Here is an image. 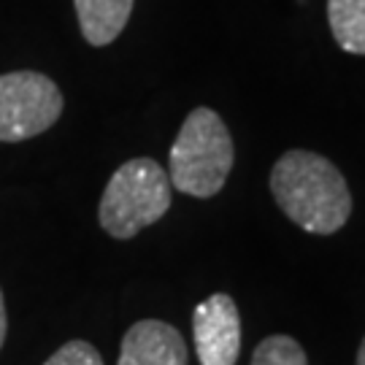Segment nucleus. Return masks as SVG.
<instances>
[{
  "label": "nucleus",
  "instance_id": "1",
  "mask_svg": "<svg viewBox=\"0 0 365 365\" xmlns=\"http://www.w3.org/2000/svg\"><path fill=\"white\" fill-rule=\"evenodd\" d=\"M271 192L279 209L314 235H333L349 222V184L327 157L309 149H289L271 170Z\"/></svg>",
  "mask_w": 365,
  "mask_h": 365
},
{
  "label": "nucleus",
  "instance_id": "2",
  "mask_svg": "<svg viewBox=\"0 0 365 365\" xmlns=\"http://www.w3.org/2000/svg\"><path fill=\"white\" fill-rule=\"evenodd\" d=\"M233 160V138L220 114L206 106L192 108L170 146V187L192 197H214L227 182Z\"/></svg>",
  "mask_w": 365,
  "mask_h": 365
},
{
  "label": "nucleus",
  "instance_id": "3",
  "mask_svg": "<svg viewBox=\"0 0 365 365\" xmlns=\"http://www.w3.org/2000/svg\"><path fill=\"white\" fill-rule=\"evenodd\" d=\"M170 206L173 197L165 168L152 157H133L122 163L106 184L98 222L111 238L128 241L163 220Z\"/></svg>",
  "mask_w": 365,
  "mask_h": 365
},
{
  "label": "nucleus",
  "instance_id": "4",
  "mask_svg": "<svg viewBox=\"0 0 365 365\" xmlns=\"http://www.w3.org/2000/svg\"><path fill=\"white\" fill-rule=\"evenodd\" d=\"M66 98L38 71L0 73V141L19 144L46 133L63 117Z\"/></svg>",
  "mask_w": 365,
  "mask_h": 365
},
{
  "label": "nucleus",
  "instance_id": "5",
  "mask_svg": "<svg viewBox=\"0 0 365 365\" xmlns=\"http://www.w3.org/2000/svg\"><path fill=\"white\" fill-rule=\"evenodd\" d=\"M192 336L200 365H235L241 354V314L230 295L214 292L192 312Z\"/></svg>",
  "mask_w": 365,
  "mask_h": 365
},
{
  "label": "nucleus",
  "instance_id": "6",
  "mask_svg": "<svg viewBox=\"0 0 365 365\" xmlns=\"http://www.w3.org/2000/svg\"><path fill=\"white\" fill-rule=\"evenodd\" d=\"M117 365H190L184 336L163 319H141L122 336Z\"/></svg>",
  "mask_w": 365,
  "mask_h": 365
},
{
  "label": "nucleus",
  "instance_id": "7",
  "mask_svg": "<svg viewBox=\"0 0 365 365\" xmlns=\"http://www.w3.org/2000/svg\"><path fill=\"white\" fill-rule=\"evenodd\" d=\"M135 0H73L78 30L90 46H108L128 27Z\"/></svg>",
  "mask_w": 365,
  "mask_h": 365
},
{
  "label": "nucleus",
  "instance_id": "8",
  "mask_svg": "<svg viewBox=\"0 0 365 365\" xmlns=\"http://www.w3.org/2000/svg\"><path fill=\"white\" fill-rule=\"evenodd\" d=\"M327 22L344 52L365 54V0H327Z\"/></svg>",
  "mask_w": 365,
  "mask_h": 365
},
{
  "label": "nucleus",
  "instance_id": "9",
  "mask_svg": "<svg viewBox=\"0 0 365 365\" xmlns=\"http://www.w3.org/2000/svg\"><path fill=\"white\" fill-rule=\"evenodd\" d=\"M249 365H309V357L292 336H268L257 344Z\"/></svg>",
  "mask_w": 365,
  "mask_h": 365
},
{
  "label": "nucleus",
  "instance_id": "10",
  "mask_svg": "<svg viewBox=\"0 0 365 365\" xmlns=\"http://www.w3.org/2000/svg\"><path fill=\"white\" fill-rule=\"evenodd\" d=\"M43 365H103V357L90 341L73 339L63 344Z\"/></svg>",
  "mask_w": 365,
  "mask_h": 365
},
{
  "label": "nucleus",
  "instance_id": "11",
  "mask_svg": "<svg viewBox=\"0 0 365 365\" xmlns=\"http://www.w3.org/2000/svg\"><path fill=\"white\" fill-rule=\"evenodd\" d=\"M6 336H9V312H6V298H3V289H0V349L6 344Z\"/></svg>",
  "mask_w": 365,
  "mask_h": 365
},
{
  "label": "nucleus",
  "instance_id": "12",
  "mask_svg": "<svg viewBox=\"0 0 365 365\" xmlns=\"http://www.w3.org/2000/svg\"><path fill=\"white\" fill-rule=\"evenodd\" d=\"M357 365H365V336L360 341V349H357Z\"/></svg>",
  "mask_w": 365,
  "mask_h": 365
}]
</instances>
